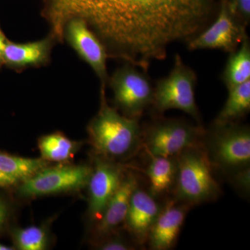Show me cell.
Instances as JSON below:
<instances>
[{
	"label": "cell",
	"mask_w": 250,
	"mask_h": 250,
	"mask_svg": "<svg viewBox=\"0 0 250 250\" xmlns=\"http://www.w3.org/2000/svg\"><path fill=\"white\" fill-rule=\"evenodd\" d=\"M89 23L112 55L147 72L170 45L190 41L208 23L213 0H59Z\"/></svg>",
	"instance_id": "1"
},
{
	"label": "cell",
	"mask_w": 250,
	"mask_h": 250,
	"mask_svg": "<svg viewBox=\"0 0 250 250\" xmlns=\"http://www.w3.org/2000/svg\"><path fill=\"white\" fill-rule=\"evenodd\" d=\"M102 91L101 107L88 126L90 141L98 156L113 161L136 155L143 146L139 118L120 114L108 106Z\"/></svg>",
	"instance_id": "2"
},
{
	"label": "cell",
	"mask_w": 250,
	"mask_h": 250,
	"mask_svg": "<svg viewBox=\"0 0 250 250\" xmlns=\"http://www.w3.org/2000/svg\"><path fill=\"white\" fill-rule=\"evenodd\" d=\"M177 164L172 198L192 207L215 201L220 197L221 188L202 142L177 156Z\"/></svg>",
	"instance_id": "3"
},
{
	"label": "cell",
	"mask_w": 250,
	"mask_h": 250,
	"mask_svg": "<svg viewBox=\"0 0 250 250\" xmlns=\"http://www.w3.org/2000/svg\"><path fill=\"white\" fill-rule=\"evenodd\" d=\"M202 144L213 170L229 177L250 166V130L237 123L214 125Z\"/></svg>",
	"instance_id": "4"
},
{
	"label": "cell",
	"mask_w": 250,
	"mask_h": 250,
	"mask_svg": "<svg viewBox=\"0 0 250 250\" xmlns=\"http://www.w3.org/2000/svg\"><path fill=\"white\" fill-rule=\"evenodd\" d=\"M197 81L195 71L177 54L170 74L156 82L152 106L159 113L170 109L180 110L200 123V114L195 94Z\"/></svg>",
	"instance_id": "5"
},
{
	"label": "cell",
	"mask_w": 250,
	"mask_h": 250,
	"mask_svg": "<svg viewBox=\"0 0 250 250\" xmlns=\"http://www.w3.org/2000/svg\"><path fill=\"white\" fill-rule=\"evenodd\" d=\"M206 130L179 119H159L143 131V146L148 156L177 157L202 142Z\"/></svg>",
	"instance_id": "6"
},
{
	"label": "cell",
	"mask_w": 250,
	"mask_h": 250,
	"mask_svg": "<svg viewBox=\"0 0 250 250\" xmlns=\"http://www.w3.org/2000/svg\"><path fill=\"white\" fill-rule=\"evenodd\" d=\"M110 84L115 103L124 116L140 118L152 106L154 88L146 72L126 65L113 74Z\"/></svg>",
	"instance_id": "7"
},
{
	"label": "cell",
	"mask_w": 250,
	"mask_h": 250,
	"mask_svg": "<svg viewBox=\"0 0 250 250\" xmlns=\"http://www.w3.org/2000/svg\"><path fill=\"white\" fill-rule=\"evenodd\" d=\"M93 167L87 166H47L19 188L23 197H38L78 190L88 185Z\"/></svg>",
	"instance_id": "8"
},
{
	"label": "cell",
	"mask_w": 250,
	"mask_h": 250,
	"mask_svg": "<svg viewBox=\"0 0 250 250\" xmlns=\"http://www.w3.org/2000/svg\"><path fill=\"white\" fill-rule=\"evenodd\" d=\"M246 27L231 14L227 0H223L215 22L189 41L188 48L190 51L219 49L231 53L248 36Z\"/></svg>",
	"instance_id": "9"
},
{
	"label": "cell",
	"mask_w": 250,
	"mask_h": 250,
	"mask_svg": "<svg viewBox=\"0 0 250 250\" xmlns=\"http://www.w3.org/2000/svg\"><path fill=\"white\" fill-rule=\"evenodd\" d=\"M125 174L124 169L116 161L97 156L87 185L89 192L88 213L92 220L98 222L101 218Z\"/></svg>",
	"instance_id": "10"
},
{
	"label": "cell",
	"mask_w": 250,
	"mask_h": 250,
	"mask_svg": "<svg viewBox=\"0 0 250 250\" xmlns=\"http://www.w3.org/2000/svg\"><path fill=\"white\" fill-rule=\"evenodd\" d=\"M64 34L73 48L89 64L104 85L107 77V54L101 41L88 29L87 22L82 18H72L65 24Z\"/></svg>",
	"instance_id": "11"
},
{
	"label": "cell",
	"mask_w": 250,
	"mask_h": 250,
	"mask_svg": "<svg viewBox=\"0 0 250 250\" xmlns=\"http://www.w3.org/2000/svg\"><path fill=\"white\" fill-rule=\"evenodd\" d=\"M191 207L170 198L162 205L147 243L152 250H169L177 243L188 212Z\"/></svg>",
	"instance_id": "12"
},
{
	"label": "cell",
	"mask_w": 250,
	"mask_h": 250,
	"mask_svg": "<svg viewBox=\"0 0 250 250\" xmlns=\"http://www.w3.org/2000/svg\"><path fill=\"white\" fill-rule=\"evenodd\" d=\"M162 205L147 190L138 187L133 192L124 225L136 244L144 246Z\"/></svg>",
	"instance_id": "13"
},
{
	"label": "cell",
	"mask_w": 250,
	"mask_h": 250,
	"mask_svg": "<svg viewBox=\"0 0 250 250\" xmlns=\"http://www.w3.org/2000/svg\"><path fill=\"white\" fill-rule=\"evenodd\" d=\"M139 187L135 174H125L119 187L109 200L101 218L97 222L95 233L103 240L111 236L120 225L124 224L133 192Z\"/></svg>",
	"instance_id": "14"
},
{
	"label": "cell",
	"mask_w": 250,
	"mask_h": 250,
	"mask_svg": "<svg viewBox=\"0 0 250 250\" xmlns=\"http://www.w3.org/2000/svg\"><path fill=\"white\" fill-rule=\"evenodd\" d=\"M149 159L146 170L149 183L148 191L156 199L173 193L178 170L177 156H149Z\"/></svg>",
	"instance_id": "15"
},
{
	"label": "cell",
	"mask_w": 250,
	"mask_h": 250,
	"mask_svg": "<svg viewBox=\"0 0 250 250\" xmlns=\"http://www.w3.org/2000/svg\"><path fill=\"white\" fill-rule=\"evenodd\" d=\"M47 40L27 44H16L6 41L3 59L14 66H25L43 62L49 52Z\"/></svg>",
	"instance_id": "16"
},
{
	"label": "cell",
	"mask_w": 250,
	"mask_h": 250,
	"mask_svg": "<svg viewBox=\"0 0 250 250\" xmlns=\"http://www.w3.org/2000/svg\"><path fill=\"white\" fill-rule=\"evenodd\" d=\"M222 80L228 90L250 80V45L248 36L239 47L230 54Z\"/></svg>",
	"instance_id": "17"
},
{
	"label": "cell",
	"mask_w": 250,
	"mask_h": 250,
	"mask_svg": "<svg viewBox=\"0 0 250 250\" xmlns=\"http://www.w3.org/2000/svg\"><path fill=\"white\" fill-rule=\"evenodd\" d=\"M228 90V100L215 118L214 125L236 123L250 112V80Z\"/></svg>",
	"instance_id": "18"
},
{
	"label": "cell",
	"mask_w": 250,
	"mask_h": 250,
	"mask_svg": "<svg viewBox=\"0 0 250 250\" xmlns=\"http://www.w3.org/2000/svg\"><path fill=\"white\" fill-rule=\"evenodd\" d=\"M48 166V161L42 159H31L0 153V169L5 173L24 182Z\"/></svg>",
	"instance_id": "19"
},
{
	"label": "cell",
	"mask_w": 250,
	"mask_h": 250,
	"mask_svg": "<svg viewBox=\"0 0 250 250\" xmlns=\"http://www.w3.org/2000/svg\"><path fill=\"white\" fill-rule=\"evenodd\" d=\"M42 159L47 161L63 163L68 161L76 152V143L59 133L46 135L39 141Z\"/></svg>",
	"instance_id": "20"
},
{
	"label": "cell",
	"mask_w": 250,
	"mask_h": 250,
	"mask_svg": "<svg viewBox=\"0 0 250 250\" xmlns=\"http://www.w3.org/2000/svg\"><path fill=\"white\" fill-rule=\"evenodd\" d=\"M13 238L18 249L21 250H43L48 243L47 233L41 227L16 229Z\"/></svg>",
	"instance_id": "21"
},
{
	"label": "cell",
	"mask_w": 250,
	"mask_h": 250,
	"mask_svg": "<svg viewBox=\"0 0 250 250\" xmlns=\"http://www.w3.org/2000/svg\"><path fill=\"white\" fill-rule=\"evenodd\" d=\"M227 2L231 14L247 27L250 20V0H227Z\"/></svg>",
	"instance_id": "22"
},
{
	"label": "cell",
	"mask_w": 250,
	"mask_h": 250,
	"mask_svg": "<svg viewBox=\"0 0 250 250\" xmlns=\"http://www.w3.org/2000/svg\"><path fill=\"white\" fill-rule=\"evenodd\" d=\"M233 187L242 195L248 196L250 192V167L238 171L229 177Z\"/></svg>",
	"instance_id": "23"
},
{
	"label": "cell",
	"mask_w": 250,
	"mask_h": 250,
	"mask_svg": "<svg viewBox=\"0 0 250 250\" xmlns=\"http://www.w3.org/2000/svg\"><path fill=\"white\" fill-rule=\"evenodd\" d=\"M98 250H132L136 247L118 237H106L99 243Z\"/></svg>",
	"instance_id": "24"
},
{
	"label": "cell",
	"mask_w": 250,
	"mask_h": 250,
	"mask_svg": "<svg viewBox=\"0 0 250 250\" xmlns=\"http://www.w3.org/2000/svg\"><path fill=\"white\" fill-rule=\"evenodd\" d=\"M19 182L17 179L11 177L9 174L5 173L4 171L0 169V187L9 188L14 187Z\"/></svg>",
	"instance_id": "25"
},
{
	"label": "cell",
	"mask_w": 250,
	"mask_h": 250,
	"mask_svg": "<svg viewBox=\"0 0 250 250\" xmlns=\"http://www.w3.org/2000/svg\"><path fill=\"white\" fill-rule=\"evenodd\" d=\"M9 215V208L4 200L0 198V229L4 226Z\"/></svg>",
	"instance_id": "26"
},
{
	"label": "cell",
	"mask_w": 250,
	"mask_h": 250,
	"mask_svg": "<svg viewBox=\"0 0 250 250\" xmlns=\"http://www.w3.org/2000/svg\"><path fill=\"white\" fill-rule=\"evenodd\" d=\"M6 39H5L4 36L3 35L1 31H0V65H1L2 62H4L3 53H4V46L6 45Z\"/></svg>",
	"instance_id": "27"
},
{
	"label": "cell",
	"mask_w": 250,
	"mask_h": 250,
	"mask_svg": "<svg viewBox=\"0 0 250 250\" xmlns=\"http://www.w3.org/2000/svg\"><path fill=\"white\" fill-rule=\"evenodd\" d=\"M14 248L13 247L6 246V245L2 244L0 243V250H13Z\"/></svg>",
	"instance_id": "28"
}]
</instances>
